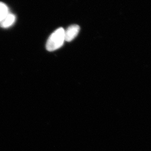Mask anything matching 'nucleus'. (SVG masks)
<instances>
[{
  "mask_svg": "<svg viewBox=\"0 0 151 151\" xmlns=\"http://www.w3.org/2000/svg\"><path fill=\"white\" fill-rule=\"evenodd\" d=\"M64 32L63 28H60L52 32L48 38L46 45L48 51H55L63 46L65 41Z\"/></svg>",
  "mask_w": 151,
  "mask_h": 151,
  "instance_id": "1",
  "label": "nucleus"
},
{
  "mask_svg": "<svg viewBox=\"0 0 151 151\" xmlns=\"http://www.w3.org/2000/svg\"><path fill=\"white\" fill-rule=\"evenodd\" d=\"M80 29V27L78 25H73L69 27L64 32L65 41L70 42L73 40L78 35Z\"/></svg>",
  "mask_w": 151,
  "mask_h": 151,
  "instance_id": "2",
  "label": "nucleus"
},
{
  "mask_svg": "<svg viewBox=\"0 0 151 151\" xmlns=\"http://www.w3.org/2000/svg\"><path fill=\"white\" fill-rule=\"evenodd\" d=\"M16 20V17L12 13L9 12L4 19L0 22V26L1 28H7L13 25Z\"/></svg>",
  "mask_w": 151,
  "mask_h": 151,
  "instance_id": "3",
  "label": "nucleus"
},
{
  "mask_svg": "<svg viewBox=\"0 0 151 151\" xmlns=\"http://www.w3.org/2000/svg\"><path fill=\"white\" fill-rule=\"evenodd\" d=\"M9 13V9L6 5L4 3L0 2V22L4 19Z\"/></svg>",
  "mask_w": 151,
  "mask_h": 151,
  "instance_id": "4",
  "label": "nucleus"
}]
</instances>
